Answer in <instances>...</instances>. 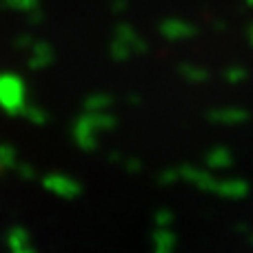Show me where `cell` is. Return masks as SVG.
<instances>
[{"label": "cell", "instance_id": "5b68a950", "mask_svg": "<svg viewBox=\"0 0 253 253\" xmlns=\"http://www.w3.org/2000/svg\"><path fill=\"white\" fill-rule=\"evenodd\" d=\"M153 245H156L158 251H171L175 247V236L169 233L167 229H160V231H156V236H153Z\"/></svg>", "mask_w": 253, "mask_h": 253}, {"label": "cell", "instance_id": "6da1fadb", "mask_svg": "<svg viewBox=\"0 0 253 253\" xmlns=\"http://www.w3.org/2000/svg\"><path fill=\"white\" fill-rule=\"evenodd\" d=\"M160 34L165 36L167 40H187L191 38L193 34H196V27L189 25V22L184 20H167L165 25L160 27Z\"/></svg>", "mask_w": 253, "mask_h": 253}, {"label": "cell", "instance_id": "7a4b0ae2", "mask_svg": "<svg viewBox=\"0 0 253 253\" xmlns=\"http://www.w3.org/2000/svg\"><path fill=\"white\" fill-rule=\"evenodd\" d=\"M218 196L222 198H231V200H240L249 193V187H247L242 180H222V182H215L213 189Z\"/></svg>", "mask_w": 253, "mask_h": 253}, {"label": "cell", "instance_id": "52a82bcc", "mask_svg": "<svg viewBox=\"0 0 253 253\" xmlns=\"http://www.w3.org/2000/svg\"><path fill=\"white\" fill-rule=\"evenodd\" d=\"M245 78H247V69H242V67H233V69L227 71L229 83H242Z\"/></svg>", "mask_w": 253, "mask_h": 253}, {"label": "cell", "instance_id": "277c9868", "mask_svg": "<svg viewBox=\"0 0 253 253\" xmlns=\"http://www.w3.org/2000/svg\"><path fill=\"white\" fill-rule=\"evenodd\" d=\"M249 118L247 116V111L242 109H222V111H215V114H211V120H215V123H222V125H238V123H245V120Z\"/></svg>", "mask_w": 253, "mask_h": 253}, {"label": "cell", "instance_id": "8992f818", "mask_svg": "<svg viewBox=\"0 0 253 253\" xmlns=\"http://www.w3.org/2000/svg\"><path fill=\"white\" fill-rule=\"evenodd\" d=\"M180 74H182L189 83H202V80H207V71L202 69V67L182 65V67H180Z\"/></svg>", "mask_w": 253, "mask_h": 253}, {"label": "cell", "instance_id": "ba28073f", "mask_svg": "<svg viewBox=\"0 0 253 253\" xmlns=\"http://www.w3.org/2000/svg\"><path fill=\"white\" fill-rule=\"evenodd\" d=\"M156 222L162 224V227H165V224H169L171 222V213H169V211H160V213H156Z\"/></svg>", "mask_w": 253, "mask_h": 253}, {"label": "cell", "instance_id": "9c48e42d", "mask_svg": "<svg viewBox=\"0 0 253 253\" xmlns=\"http://www.w3.org/2000/svg\"><path fill=\"white\" fill-rule=\"evenodd\" d=\"M247 2H251V4H253V0H247Z\"/></svg>", "mask_w": 253, "mask_h": 253}, {"label": "cell", "instance_id": "3957f363", "mask_svg": "<svg viewBox=\"0 0 253 253\" xmlns=\"http://www.w3.org/2000/svg\"><path fill=\"white\" fill-rule=\"evenodd\" d=\"M205 162L209 169H224V167H229L233 162V156L224 147H213V151L207 153Z\"/></svg>", "mask_w": 253, "mask_h": 253}]
</instances>
